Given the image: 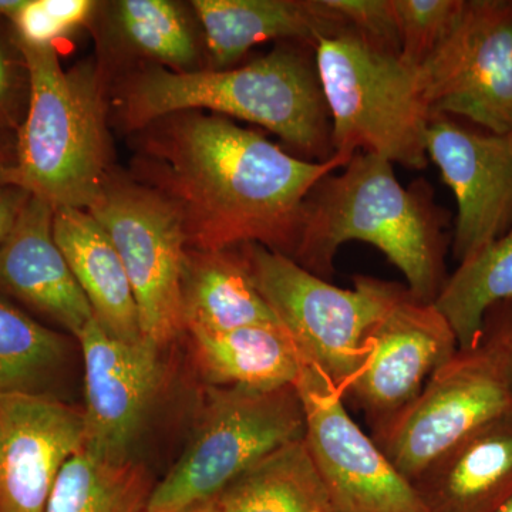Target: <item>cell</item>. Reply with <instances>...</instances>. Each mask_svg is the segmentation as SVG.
<instances>
[{
	"mask_svg": "<svg viewBox=\"0 0 512 512\" xmlns=\"http://www.w3.org/2000/svg\"><path fill=\"white\" fill-rule=\"evenodd\" d=\"M127 173L180 218L187 248L258 244L292 259L306 195L350 160H302L237 121L187 110L127 136Z\"/></svg>",
	"mask_w": 512,
	"mask_h": 512,
	"instance_id": "6da1fadb",
	"label": "cell"
},
{
	"mask_svg": "<svg viewBox=\"0 0 512 512\" xmlns=\"http://www.w3.org/2000/svg\"><path fill=\"white\" fill-rule=\"evenodd\" d=\"M109 101L111 130L126 137L167 114L200 110L265 128L302 160L335 157L315 49L305 43L278 42L265 56L227 70L134 67L111 80Z\"/></svg>",
	"mask_w": 512,
	"mask_h": 512,
	"instance_id": "7a4b0ae2",
	"label": "cell"
},
{
	"mask_svg": "<svg viewBox=\"0 0 512 512\" xmlns=\"http://www.w3.org/2000/svg\"><path fill=\"white\" fill-rule=\"evenodd\" d=\"M450 227L451 214L434 200L429 181L403 187L390 161L356 153L342 173L320 178L306 195L292 261L329 281L339 248L366 242L402 271L414 298L433 303L448 278Z\"/></svg>",
	"mask_w": 512,
	"mask_h": 512,
	"instance_id": "3957f363",
	"label": "cell"
},
{
	"mask_svg": "<svg viewBox=\"0 0 512 512\" xmlns=\"http://www.w3.org/2000/svg\"><path fill=\"white\" fill-rule=\"evenodd\" d=\"M18 43L30 72L16 133L19 185L55 210H89L117 168L109 82L94 55L64 70L55 46Z\"/></svg>",
	"mask_w": 512,
	"mask_h": 512,
	"instance_id": "277c9868",
	"label": "cell"
},
{
	"mask_svg": "<svg viewBox=\"0 0 512 512\" xmlns=\"http://www.w3.org/2000/svg\"><path fill=\"white\" fill-rule=\"evenodd\" d=\"M316 67L332 121L333 156L375 154L424 170L433 113L420 70L350 29L322 37Z\"/></svg>",
	"mask_w": 512,
	"mask_h": 512,
	"instance_id": "5b68a950",
	"label": "cell"
},
{
	"mask_svg": "<svg viewBox=\"0 0 512 512\" xmlns=\"http://www.w3.org/2000/svg\"><path fill=\"white\" fill-rule=\"evenodd\" d=\"M205 394L190 443L154 484L146 512H175L215 500L262 458L305 439V412L295 386H207Z\"/></svg>",
	"mask_w": 512,
	"mask_h": 512,
	"instance_id": "8992f818",
	"label": "cell"
},
{
	"mask_svg": "<svg viewBox=\"0 0 512 512\" xmlns=\"http://www.w3.org/2000/svg\"><path fill=\"white\" fill-rule=\"evenodd\" d=\"M237 248L256 289L306 365L318 369L342 394L362 365L367 330L402 284L356 275L355 289H342L262 245Z\"/></svg>",
	"mask_w": 512,
	"mask_h": 512,
	"instance_id": "52a82bcc",
	"label": "cell"
},
{
	"mask_svg": "<svg viewBox=\"0 0 512 512\" xmlns=\"http://www.w3.org/2000/svg\"><path fill=\"white\" fill-rule=\"evenodd\" d=\"M511 410L512 390L503 362L481 338L473 348L458 349L409 406L372 430V439L413 484L451 448Z\"/></svg>",
	"mask_w": 512,
	"mask_h": 512,
	"instance_id": "ba28073f",
	"label": "cell"
},
{
	"mask_svg": "<svg viewBox=\"0 0 512 512\" xmlns=\"http://www.w3.org/2000/svg\"><path fill=\"white\" fill-rule=\"evenodd\" d=\"M87 211L119 252L141 335L165 348L185 332L181 276L187 241L180 218L160 194L119 167Z\"/></svg>",
	"mask_w": 512,
	"mask_h": 512,
	"instance_id": "9c48e42d",
	"label": "cell"
},
{
	"mask_svg": "<svg viewBox=\"0 0 512 512\" xmlns=\"http://www.w3.org/2000/svg\"><path fill=\"white\" fill-rule=\"evenodd\" d=\"M419 70L433 116L512 136V0H466L450 35Z\"/></svg>",
	"mask_w": 512,
	"mask_h": 512,
	"instance_id": "30bf717a",
	"label": "cell"
},
{
	"mask_svg": "<svg viewBox=\"0 0 512 512\" xmlns=\"http://www.w3.org/2000/svg\"><path fill=\"white\" fill-rule=\"evenodd\" d=\"M295 387L305 412L306 447L333 512H430L318 369L303 366Z\"/></svg>",
	"mask_w": 512,
	"mask_h": 512,
	"instance_id": "8fae6325",
	"label": "cell"
},
{
	"mask_svg": "<svg viewBox=\"0 0 512 512\" xmlns=\"http://www.w3.org/2000/svg\"><path fill=\"white\" fill-rule=\"evenodd\" d=\"M363 348L362 365L342 397L365 414L373 430L409 406L458 345L436 306L414 298L402 285L367 330Z\"/></svg>",
	"mask_w": 512,
	"mask_h": 512,
	"instance_id": "7c38bea8",
	"label": "cell"
},
{
	"mask_svg": "<svg viewBox=\"0 0 512 512\" xmlns=\"http://www.w3.org/2000/svg\"><path fill=\"white\" fill-rule=\"evenodd\" d=\"M84 363V450L107 463L133 460L164 382L157 345L116 338L93 318L77 336Z\"/></svg>",
	"mask_w": 512,
	"mask_h": 512,
	"instance_id": "4fadbf2b",
	"label": "cell"
},
{
	"mask_svg": "<svg viewBox=\"0 0 512 512\" xmlns=\"http://www.w3.org/2000/svg\"><path fill=\"white\" fill-rule=\"evenodd\" d=\"M426 144L427 157L456 197L451 252L461 264L512 228V136L436 114Z\"/></svg>",
	"mask_w": 512,
	"mask_h": 512,
	"instance_id": "5bb4252c",
	"label": "cell"
},
{
	"mask_svg": "<svg viewBox=\"0 0 512 512\" xmlns=\"http://www.w3.org/2000/svg\"><path fill=\"white\" fill-rule=\"evenodd\" d=\"M84 436L83 409L46 393H0V512H46Z\"/></svg>",
	"mask_w": 512,
	"mask_h": 512,
	"instance_id": "9a60e30c",
	"label": "cell"
},
{
	"mask_svg": "<svg viewBox=\"0 0 512 512\" xmlns=\"http://www.w3.org/2000/svg\"><path fill=\"white\" fill-rule=\"evenodd\" d=\"M97 66L111 82L140 66L175 73L207 70L204 36L191 2L97 0L89 28Z\"/></svg>",
	"mask_w": 512,
	"mask_h": 512,
	"instance_id": "2e32d148",
	"label": "cell"
},
{
	"mask_svg": "<svg viewBox=\"0 0 512 512\" xmlns=\"http://www.w3.org/2000/svg\"><path fill=\"white\" fill-rule=\"evenodd\" d=\"M55 208L30 195L12 234L0 247V293L25 303L74 338L94 318L53 235Z\"/></svg>",
	"mask_w": 512,
	"mask_h": 512,
	"instance_id": "e0dca14e",
	"label": "cell"
},
{
	"mask_svg": "<svg viewBox=\"0 0 512 512\" xmlns=\"http://www.w3.org/2000/svg\"><path fill=\"white\" fill-rule=\"evenodd\" d=\"M204 36L207 70H227L259 43L312 46L338 35L345 23L326 0H192Z\"/></svg>",
	"mask_w": 512,
	"mask_h": 512,
	"instance_id": "ac0fdd59",
	"label": "cell"
},
{
	"mask_svg": "<svg viewBox=\"0 0 512 512\" xmlns=\"http://www.w3.org/2000/svg\"><path fill=\"white\" fill-rule=\"evenodd\" d=\"M430 512H497L512 498V410L451 448L413 483Z\"/></svg>",
	"mask_w": 512,
	"mask_h": 512,
	"instance_id": "d6986e66",
	"label": "cell"
},
{
	"mask_svg": "<svg viewBox=\"0 0 512 512\" xmlns=\"http://www.w3.org/2000/svg\"><path fill=\"white\" fill-rule=\"evenodd\" d=\"M53 235L100 325L128 342L143 339L126 269L96 218L87 210L59 208Z\"/></svg>",
	"mask_w": 512,
	"mask_h": 512,
	"instance_id": "ffe728a7",
	"label": "cell"
},
{
	"mask_svg": "<svg viewBox=\"0 0 512 512\" xmlns=\"http://www.w3.org/2000/svg\"><path fill=\"white\" fill-rule=\"evenodd\" d=\"M195 365L207 386L275 390L295 386L306 365L281 325L225 332L188 330Z\"/></svg>",
	"mask_w": 512,
	"mask_h": 512,
	"instance_id": "44dd1931",
	"label": "cell"
},
{
	"mask_svg": "<svg viewBox=\"0 0 512 512\" xmlns=\"http://www.w3.org/2000/svg\"><path fill=\"white\" fill-rule=\"evenodd\" d=\"M181 299L185 332L281 325L252 282L238 248L185 249Z\"/></svg>",
	"mask_w": 512,
	"mask_h": 512,
	"instance_id": "7402d4cb",
	"label": "cell"
},
{
	"mask_svg": "<svg viewBox=\"0 0 512 512\" xmlns=\"http://www.w3.org/2000/svg\"><path fill=\"white\" fill-rule=\"evenodd\" d=\"M215 500L222 512H333L305 439L262 458Z\"/></svg>",
	"mask_w": 512,
	"mask_h": 512,
	"instance_id": "603a6c76",
	"label": "cell"
},
{
	"mask_svg": "<svg viewBox=\"0 0 512 512\" xmlns=\"http://www.w3.org/2000/svg\"><path fill=\"white\" fill-rule=\"evenodd\" d=\"M507 301H512V228L458 264L433 305L453 330L458 349H470L480 342L488 309Z\"/></svg>",
	"mask_w": 512,
	"mask_h": 512,
	"instance_id": "cb8c5ba5",
	"label": "cell"
},
{
	"mask_svg": "<svg viewBox=\"0 0 512 512\" xmlns=\"http://www.w3.org/2000/svg\"><path fill=\"white\" fill-rule=\"evenodd\" d=\"M153 488L136 461L107 463L82 448L60 471L46 512H146Z\"/></svg>",
	"mask_w": 512,
	"mask_h": 512,
	"instance_id": "d4e9b609",
	"label": "cell"
},
{
	"mask_svg": "<svg viewBox=\"0 0 512 512\" xmlns=\"http://www.w3.org/2000/svg\"><path fill=\"white\" fill-rule=\"evenodd\" d=\"M67 340L0 293V393H45L62 367Z\"/></svg>",
	"mask_w": 512,
	"mask_h": 512,
	"instance_id": "484cf974",
	"label": "cell"
},
{
	"mask_svg": "<svg viewBox=\"0 0 512 512\" xmlns=\"http://www.w3.org/2000/svg\"><path fill=\"white\" fill-rule=\"evenodd\" d=\"M399 20L400 57L420 69L454 29L466 0H393Z\"/></svg>",
	"mask_w": 512,
	"mask_h": 512,
	"instance_id": "4316f807",
	"label": "cell"
},
{
	"mask_svg": "<svg viewBox=\"0 0 512 512\" xmlns=\"http://www.w3.org/2000/svg\"><path fill=\"white\" fill-rule=\"evenodd\" d=\"M97 0H26L12 20L13 32L33 46H55L89 28Z\"/></svg>",
	"mask_w": 512,
	"mask_h": 512,
	"instance_id": "83f0119b",
	"label": "cell"
},
{
	"mask_svg": "<svg viewBox=\"0 0 512 512\" xmlns=\"http://www.w3.org/2000/svg\"><path fill=\"white\" fill-rule=\"evenodd\" d=\"M29 101L28 60L8 20L0 18V131L18 133Z\"/></svg>",
	"mask_w": 512,
	"mask_h": 512,
	"instance_id": "f1b7e54d",
	"label": "cell"
},
{
	"mask_svg": "<svg viewBox=\"0 0 512 512\" xmlns=\"http://www.w3.org/2000/svg\"><path fill=\"white\" fill-rule=\"evenodd\" d=\"M326 3L346 29L400 55L402 39L393 0H326Z\"/></svg>",
	"mask_w": 512,
	"mask_h": 512,
	"instance_id": "f546056e",
	"label": "cell"
},
{
	"mask_svg": "<svg viewBox=\"0 0 512 512\" xmlns=\"http://www.w3.org/2000/svg\"><path fill=\"white\" fill-rule=\"evenodd\" d=\"M481 338L493 346L503 362L512 390V301L500 302L488 309Z\"/></svg>",
	"mask_w": 512,
	"mask_h": 512,
	"instance_id": "4dcf8cb0",
	"label": "cell"
},
{
	"mask_svg": "<svg viewBox=\"0 0 512 512\" xmlns=\"http://www.w3.org/2000/svg\"><path fill=\"white\" fill-rule=\"evenodd\" d=\"M30 195L32 194L22 185H0V247L12 234Z\"/></svg>",
	"mask_w": 512,
	"mask_h": 512,
	"instance_id": "1f68e13d",
	"label": "cell"
},
{
	"mask_svg": "<svg viewBox=\"0 0 512 512\" xmlns=\"http://www.w3.org/2000/svg\"><path fill=\"white\" fill-rule=\"evenodd\" d=\"M19 184L16 134L0 131V185Z\"/></svg>",
	"mask_w": 512,
	"mask_h": 512,
	"instance_id": "d6a6232c",
	"label": "cell"
},
{
	"mask_svg": "<svg viewBox=\"0 0 512 512\" xmlns=\"http://www.w3.org/2000/svg\"><path fill=\"white\" fill-rule=\"evenodd\" d=\"M175 512H222V510L220 505H218L217 500H211L205 501V503L190 505V507H185L183 510Z\"/></svg>",
	"mask_w": 512,
	"mask_h": 512,
	"instance_id": "836d02e7",
	"label": "cell"
},
{
	"mask_svg": "<svg viewBox=\"0 0 512 512\" xmlns=\"http://www.w3.org/2000/svg\"><path fill=\"white\" fill-rule=\"evenodd\" d=\"M497 512H512V498L508 503H505L503 507L500 508Z\"/></svg>",
	"mask_w": 512,
	"mask_h": 512,
	"instance_id": "e575fe53",
	"label": "cell"
}]
</instances>
